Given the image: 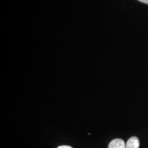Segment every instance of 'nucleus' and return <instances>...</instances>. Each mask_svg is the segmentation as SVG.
I'll return each instance as SVG.
<instances>
[{
	"label": "nucleus",
	"mask_w": 148,
	"mask_h": 148,
	"mask_svg": "<svg viewBox=\"0 0 148 148\" xmlns=\"http://www.w3.org/2000/svg\"><path fill=\"white\" fill-rule=\"evenodd\" d=\"M140 2H142L143 3H145V4H148V0H138Z\"/></svg>",
	"instance_id": "obj_4"
},
{
	"label": "nucleus",
	"mask_w": 148,
	"mask_h": 148,
	"mask_svg": "<svg viewBox=\"0 0 148 148\" xmlns=\"http://www.w3.org/2000/svg\"><path fill=\"white\" fill-rule=\"evenodd\" d=\"M58 148H73V147L69 145H61V146H59Z\"/></svg>",
	"instance_id": "obj_3"
},
{
	"label": "nucleus",
	"mask_w": 148,
	"mask_h": 148,
	"mask_svg": "<svg viewBox=\"0 0 148 148\" xmlns=\"http://www.w3.org/2000/svg\"><path fill=\"white\" fill-rule=\"evenodd\" d=\"M108 148H126L124 140L121 138H115L109 143Z\"/></svg>",
	"instance_id": "obj_2"
},
{
	"label": "nucleus",
	"mask_w": 148,
	"mask_h": 148,
	"mask_svg": "<svg viewBox=\"0 0 148 148\" xmlns=\"http://www.w3.org/2000/svg\"><path fill=\"white\" fill-rule=\"evenodd\" d=\"M139 139L136 136H132L131 138H130L127 143H125L126 148H139Z\"/></svg>",
	"instance_id": "obj_1"
}]
</instances>
